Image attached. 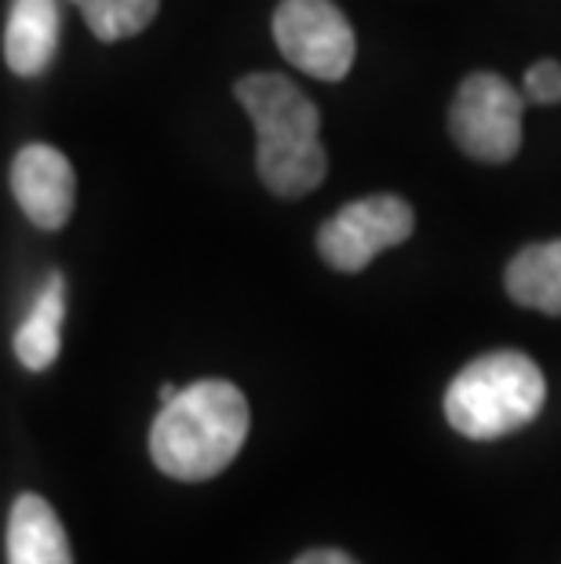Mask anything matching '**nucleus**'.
Here are the masks:
<instances>
[{"instance_id": "ddd939ff", "label": "nucleus", "mask_w": 561, "mask_h": 564, "mask_svg": "<svg viewBox=\"0 0 561 564\" xmlns=\"http://www.w3.org/2000/svg\"><path fill=\"white\" fill-rule=\"evenodd\" d=\"M525 99L536 106H558L561 102V63L558 58H540L525 74Z\"/></svg>"}, {"instance_id": "20e7f679", "label": "nucleus", "mask_w": 561, "mask_h": 564, "mask_svg": "<svg viewBox=\"0 0 561 564\" xmlns=\"http://www.w3.org/2000/svg\"><path fill=\"white\" fill-rule=\"evenodd\" d=\"M525 95L499 74H471L460 84L449 110V131L456 147L474 161L507 164L521 150Z\"/></svg>"}, {"instance_id": "4468645a", "label": "nucleus", "mask_w": 561, "mask_h": 564, "mask_svg": "<svg viewBox=\"0 0 561 564\" xmlns=\"http://www.w3.org/2000/svg\"><path fill=\"white\" fill-rule=\"evenodd\" d=\"M292 564H357V561L350 554H343V550H306Z\"/></svg>"}, {"instance_id": "9b49d317", "label": "nucleus", "mask_w": 561, "mask_h": 564, "mask_svg": "<svg viewBox=\"0 0 561 564\" xmlns=\"http://www.w3.org/2000/svg\"><path fill=\"white\" fill-rule=\"evenodd\" d=\"M504 284L518 306L561 317V241L521 248L507 262Z\"/></svg>"}, {"instance_id": "f8f14e48", "label": "nucleus", "mask_w": 561, "mask_h": 564, "mask_svg": "<svg viewBox=\"0 0 561 564\" xmlns=\"http://www.w3.org/2000/svg\"><path fill=\"white\" fill-rule=\"evenodd\" d=\"M69 4L85 15L88 30L106 44L139 37L161 11V0H69Z\"/></svg>"}, {"instance_id": "423d86ee", "label": "nucleus", "mask_w": 561, "mask_h": 564, "mask_svg": "<svg viewBox=\"0 0 561 564\" xmlns=\"http://www.w3.org/2000/svg\"><path fill=\"white\" fill-rule=\"evenodd\" d=\"M416 230V212L393 194L362 197L346 204L317 230V251L332 270L357 273L373 262L379 251L398 248Z\"/></svg>"}, {"instance_id": "7ed1b4c3", "label": "nucleus", "mask_w": 561, "mask_h": 564, "mask_svg": "<svg viewBox=\"0 0 561 564\" xmlns=\"http://www.w3.org/2000/svg\"><path fill=\"white\" fill-rule=\"evenodd\" d=\"M547 382L532 357L496 350L471 361L449 382L445 419L471 441H496L529 426L543 412Z\"/></svg>"}, {"instance_id": "f03ea898", "label": "nucleus", "mask_w": 561, "mask_h": 564, "mask_svg": "<svg viewBox=\"0 0 561 564\" xmlns=\"http://www.w3.org/2000/svg\"><path fill=\"white\" fill-rule=\"evenodd\" d=\"M252 412L226 379H201L161 404L150 430V455L175 481H208L237 459Z\"/></svg>"}, {"instance_id": "9d476101", "label": "nucleus", "mask_w": 561, "mask_h": 564, "mask_svg": "<svg viewBox=\"0 0 561 564\" xmlns=\"http://www.w3.org/2000/svg\"><path fill=\"white\" fill-rule=\"evenodd\" d=\"M63 321H66V278L55 270L47 273L26 321L15 332V357L22 368L44 371L55 365L58 350H63Z\"/></svg>"}, {"instance_id": "0eeeda50", "label": "nucleus", "mask_w": 561, "mask_h": 564, "mask_svg": "<svg viewBox=\"0 0 561 564\" xmlns=\"http://www.w3.org/2000/svg\"><path fill=\"white\" fill-rule=\"evenodd\" d=\"M11 194L37 230H63L77 197L74 164L47 142H30L11 161Z\"/></svg>"}, {"instance_id": "1a4fd4ad", "label": "nucleus", "mask_w": 561, "mask_h": 564, "mask_svg": "<svg viewBox=\"0 0 561 564\" xmlns=\"http://www.w3.org/2000/svg\"><path fill=\"white\" fill-rule=\"evenodd\" d=\"M58 47V0H15L4 26V63L19 77H41Z\"/></svg>"}, {"instance_id": "2eb2a0df", "label": "nucleus", "mask_w": 561, "mask_h": 564, "mask_svg": "<svg viewBox=\"0 0 561 564\" xmlns=\"http://www.w3.org/2000/svg\"><path fill=\"white\" fill-rule=\"evenodd\" d=\"M175 393H179L175 387H161V401H164V404H169V401L175 398Z\"/></svg>"}, {"instance_id": "39448f33", "label": "nucleus", "mask_w": 561, "mask_h": 564, "mask_svg": "<svg viewBox=\"0 0 561 564\" xmlns=\"http://www.w3.org/2000/svg\"><path fill=\"white\" fill-rule=\"evenodd\" d=\"M273 41L295 69L317 80H343L354 66V30L332 0H281Z\"/></svg>"}, {"instance_id": "f257e3e1", "label": "nucleus", "mask_w": 561, "mask_h": 564, "mask_svg": "<svg viewBox=\"0 0 561 564\" xmlns=\"http://www.w3.org/2000/svg\"><path fill=\"white\" fill-rule=\"evenodd\" d=\"M234 91L256 124V172L262 186L284 200L314 194L328 175V153L321 147V113L306 91L281 74H248Z\"/></svg>"}, {"instance_id": "6e6552de", "label": "nucleus", "mask_w": 561, "mask_h": 564, "mask_svg": "<svg viewBox=\"0 0 561 564\" xmlns=\"http://www.w3.org/2000/svg\"><path fill=\"white\" fill-rule=\"evenodd\" d=\"M4 550L8 564H74L63 521L52 510V502L33 496V491L11 502Z\"/></svg>"}]
</instances>
